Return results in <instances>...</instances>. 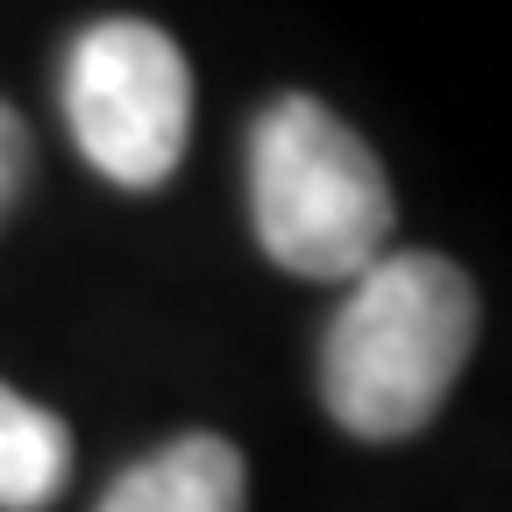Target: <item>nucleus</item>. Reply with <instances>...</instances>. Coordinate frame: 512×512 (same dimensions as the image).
Returning <instances> with one entry per match:
<instances>
[{"label": "nucleus", "instance_id": "f257e3e1", "mask_svg": "<svg viewBox=\"0 0 512 512\" xmlns=\"http://www.w3.org/2000/svg\"><path fill=\"white\" fill-rule=\"evenodd\" d=\"M477 285L441 249H384L320 335V406L356 441L420 434L477 349Z\"/></svg>", "mask_w": 512, "mask_h": 512}, {"label": "nucleus", "instance_id": "f03ea898", "mask_svg": "<svg viewBox=\"0 0 512 512\" xmlns=\"http://www.w3.org/2000/svg\"><path fill=\"white\" fill-rule=\"evenodd\" d=\"M392 178L313 93H278L249 128V228L264 256L313 285H356L392 242Z\"/></svg>", "mask_w": 512, "mask_h": 512}, {"label": "nucleus", "instance_id": "7ed1b4c3", "mask_svg": "<svg viewBox=\"0 0 512 512\" xmlns=\"http://www.w3.org/2000/svg\"><path fill=\"white\" fill-rule=\"evenodd\" d=\"M64 121L107 185L157 192L192 136L185 50L143 15H107L79 29L64 50Z\"/></svg>", "mask_w": 512, "mask_h": 512}, {"label": "nucleus", "instance_id": "20e7f679", "mask_svg": "<svg viewBox=\"0 0 512 512\" xmlns=\"http://www.w3.org/2000/svg\"><path fill=\"white\" fill-rule=\"evenodd\" d=\"M249 505V463L221 434H178L150 463L121 470L93 512H242Z\"/></svg>", "mask_w": 512, "mask_h": 512}, {"label": "nucleus", "instance_id": "39448f33", "mask_svg": "<svg viewBox=\"0 0 512 512\" xmlns=\"http://www.w3.org/2000/svg\"><path fill=\"white\" fill-rule=\"evenodd\" d=\"M72 484V427L0 384V512H43Z\"/></svg>", "mask_w": 512, "mask_h": 512}, {"label": "nucleus", "instance_id": "423d86ee", "mask_svg": "<svg viewBox=\"0 0 512 512\" xmlns=\"http://www.w3.org/2000/svg\"><path fill=\"white\" fill-rule=\"evenodd\" d=\"M22 185H29V128L22 114L0 100V221H8V207L22 200Z\"/></svg>", "mask_w": 512, "mask_h": 512}]
</instances>
